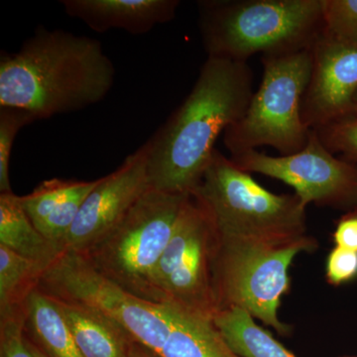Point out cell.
I'll return each mask as SVG.
<instances>
[{
  "mask_svg": "<svg viewBox=\"0 0 357 357\" xmlns=\"http://www.w3.org/2000/svg\"><path fill=\"white\" fill-rule=\"evenodd\" d=\"M253 93L248 62L208 57L191 93L146 142L150 188L191 194L210 165L218 136L243 119Z\"/></svg>",
  "mask_w": 357,
  "mask_h": 357,
  "instance_id": "6da1fadb",
  "label": "cell"
},
{
  "mask_svg": "<svg viewBox=\"0 0 357 357\" xmlns=\"http://www.w3.org/2000/svg\"><path fill=\"white\" fill-rule=\"evenodd\" d=\"M115 68L98 40L38 27L15 53L0 58V107L38 119L86 109L102 100Z\"/></svg>",
  "mask_w": 357,
  "mask_h": 357,
  "instance_id": "7a4b0ae2",
  "label": "cell"
},
{
  "mask_svg": "<svg viewBox=\"0 0 357 357\" xmlns=\"http://www.w3.org/2000/svg\"><path fill=\"white\" fill-rule=\"evenodd\" d=\"M198 10L208 57L241 62L306 50L325 28L323 0H201Z\"/></svg>",
  "mask_w": 357,
  "mask_h": 357,
  "instance_id": "3957f363",
  "label": "cell"
},
{
  "mask_svg": "<svg viewBox=\"0 0 357 357\" xmlns=\"http://www.w3.org/2000/svg\"><path fill=\"white\" fill-rule=\"evenodd\" d=\"M188 195L150 188L109 231L79 255L126 292L158 304L155 271Z\"/></svg>",
  "mask_w": 357,
  "mask_h": 357,
  "instance_id": "277c9868",
  "label": "cell"
},
{
  "mask_svg": "<svg viewBox=\"0 0 357 357\" xmlns=\"http://www.w3.org/2000/svg\"><path fill=\"white\" fill-rule=\"evenodd\" d=\"M317 248L318 241L307 234L282 241L220 236L215 273L218 312L241 307L279 335H289L290 326L278 317L282 297L290 289L289 267L296 256Z\"/></svg>",
  "mask_w": 357,
  "mask_h": 357,
  "instance_id": "5b68a950",
  "label": "cell"
},
{
  "mask_svg": "<svg viewBox=\"0 0 357 357\" xmlns=\"http://www.w3.org/2000/svg\"><path fill=\"white\" fill-rule=\"evenodd\" d=\"M192 194L208 208L220 236L282 241L307 234V208L295 192L268 191L218 149Z\"/></svg>",
  "mask_w": 357,
  "mask_h": 357,
  "instance_id": "8992f818",
  "label": "cell"
},
{
  "mask_svg": "<svg viewBox=\"0 0 357 357\" xmlns=\"http://www.w3.org/2000/svg\"><path fill=\"white\" fill-rule=\"evenodd\" d=\"M311 48L262 56L259 89L253 93L243 119L223 133L230 155L270 146L280 156H289L306 146L312 129L303 122L301 110L311 77Z\"/></svg>",
  "mask_w": 357,
  "mask_h": 357,
  "instance_id": "52a82bcc",
  "label": "cell"
},
{
  "mask_svg": "<svg viewBox=\"0 0 357 357\" xmlns=\"http://www.w3.org/2000/svg\"><path fill=\"white\" fill-rule=\"evenodd\" d=\"M39 291L121 326L138 344L161 354L173 326V307L131 295L98 273L77 252L64 251L45 269Z\"/></svg>",
  "mask_w": 357,
  "mask_h": 357,
  "instance_id": "ba28073f",
  "label": "cell"
},
{
  "mask_svg": "<svg viewBox=\"0 0 357 357\" xmlns=\"http://www.w3.org/2000/svg\"><path fill=\"white\" fill-rule=\"evenodd\" d=\"M220 246L211 213L191 192L155 271L157 303L213 319L218 312L215 273Z\"/></svg>",
  "mask_w": 357,
  "mask_h": 357,
  "instance_id": "9c48e42d",
  "label": "cell"
},
{
  "mask_svg": "<svg viewBox=\"0 0 357 357\" xmlns=\"http://www.w3.org/2000/svg\"><path fill=\"white\" fill-rule=\"evenodd\" d=\"M241 170L276 178L293 188L305 206L347 211L357 210V163L332 153L312 129L306 146L289 156L248 150L230 155Z\"/></svg>",
  "mask_w": 357,
  "mask_h": 357,
  "instance_id": "30bf717a",
  "label": "cell"
},
{
  "mask_svg": "<svg viewBox=\"0 0 357 357\" xmlns=\"http://www.w3.org/2000/svg\"><path fill=\"white\" fill-rule=\"evenodd\" d=\"M147 143L126 157L84 199L76 222L61 250L81 253L95 243L150 189L147 172Z\"/></svg>",
  "mask_w": 357,
  "mask_h": 357,
  "instance_id": "8fae6325",
  "label": "cell"
},
{
  "mask_svg": "<svg viewBox=\"0 0 357 357\" xmlns=\"http://www.w3.org/2000/svg\"><path fill=\"white\" fill-rule=\"evenodd\" d=\"M311 51V77L301 114L307 128L316 129L351 114L357 93V43L323 32Z\"/></svg>",
  "mask_w": 357,
  "mask_h": 357,
  "instance_id": "7c38bea8",
  "label": "cell"
},
{
  "mask_svg": "<svg viewBox=\"0 0 357 357\" xmlns=\"http://www.w3.org/2000/svg\"><path fill=\"white\" fill-rule=\"evenodd\" d=\"M67 15L98 33L121 29L132 35L151 31L175 18L178 0H61Z\"/></svg>",
  "mask_w": 357,
  "mask_h": 357,
  "instance_id": "4fadbf2b",
  "label": "cell"
},
{
  "mask_svg": "<svg viewBox=\"0 0 357 357\" xmlns=\"http://www.w3.org/2000/svg\"><path fill=\"white\" fill-rule=\"evenodd\" d=\"M53 301L84 357H128L135 340L121 326L84 307Z\"/></svg>",
  "mask_w": 357,
  "mask_h": 357,
  "instance_id": "5bb4252c",
  "label": "cell"
},
{
  "mask_svg": "<svg viewBox=\"0 0 357 357\" xmlns=\"http://www.w3.org/2000/svg\"><path fill=\"white\" fill-rule=\"evenodd\" d=\"M0 245L45 267L62 252L35 227L13 192L0 194Z\"/></svg>",
  "mask_w": 357,
  "mask_h": 357,
  "instance_id": "9a60e30c",
  "label": "cell"
},
{
  "mask_svg": "<svg viewBox=\"0 0 357 357\" xmlns=\"http://www.w3.org/2000/svg\"><path fill=\"white\" fill-rule=\"evenodd\" d=\"M25 335L48 357H84L57 305L38 289L26 302Z\"/></svg>",
  "mask_w": 357,
  "mask_h": 357,
  "instance_id": "2e32d148",
  "label": "cell"
},
{
  "mask_svg": "<svg viewBox=\"0 0 357 357\" xmlns=\"http://www.w3.org/2000/svg\"><path fill=\"white\" fill-rule=\"evenodd\" d=\"M173 311L172 330L160 357H241L225 342L213 319L174 307Z\"/></svg>",
  "mask_w": 357,
  "mask_h": 357,
  "instance_id": "e0dca14e",
  "label": "cell"
},
{
  "mask_svg": "<svg viewBox=\"0 0 357 357\" xmlns=\"http://www.w3.org/2000/svg\"><path fill=\"white\" fill-rule=\"evenodd\" d=\"M218 332L241 357H296L241 307L220 310L213 318Z\"/></svg>",
  "mask_w": 357,
  "mask_h": 357,
  "instance_id": "ac0fdd59",
  "label": "cell"
},
{
  "mask_svg": "<svg viewBox=\"0 0 357 357\" xmlns=\"http://www.w3.org/2000/svg\"><path fill=\"white\" fill-rule=\"evenodd\" d=\"M46 268L0 245V312L24 307Z\"/></svg>",
  "mask_w": 357,
  "mask_h": 357,
  "instance_id": "d6986e66",
  "label": "cell"
},
{
  "mask_svg": "<svg viewBox=\"0 0 357 357\" xmlns=\"http://www.w3.org/2000/svg\"><path fill=\"white\" fill-rule=\"evenodd\" d=\"M84 183V181L59 178L44 181L30 194L20 196L21 206L37 229L49 215L57 211L79 191Z\"/></svg>",
  "mask_w": 357,
  "mask_h": 357,
  "instance_id": "ffe728a7",
  "label": "cell"
},
{
  "mask_svg": "<svg viewBox=\"0 0 357 357\" xmlns=\"http://www.w3.org/2000/svg\"><path fill=\"white\" fill-rule=\"evenodd\" d=\"M37 121L27 110L0 107V194L13 192L9 178V163L16 135L21 128Z\"/></svg>",
  "mask_w": 357,
  "mask_h": 357,
  "instance_id": "44dd1931",
  "label": "cell"
},
{
  "mask_svg": "<svg viewBox=\"0 0 357 357\" xmlns=\"http://www.w3.org/2000/svg\"><path fill=\"white\" fill-rule=\"evenodd\" d=\"M324 32L357 43V0H323Z\"/></svg>",
  "mask_w": 357,
  "mask_h": 357,
  "instance_id": "7402d4cb",
  "label": "cell"
},
{
  "mask_svg": "<svg viewBox=\"0 0 357 357\" xmlns=\"http://www.w3.org/2000/svg\"><path fill=\"white\" fill-rule=\"evenodd\" d=\"M314 130L332 153L345 161L357 163V115Z\"/></svg>",
  "mask_w": 357,
  "mask_h": 357,
  "instance_id": "603a6c76",
  "label": "cell"
},
{
  "mask_svg": "<svg viewBox=\"0 0 357 357\" xmlns=\"http://www.w3.org/2000/svg\"><path fill=\"white\" fill-rule=\"evenodd\" d=\"M0 357H34L25 335V307L0 312Z\"/></svg>",
  "mask_w": 357,
  "mask_h": 357,
  "instance_id": "cb8c5ba5",
  "label": "cell"
},
{
  "mask_svg": "<svg viewBox=\"0 0 357 357\" xmlns=\"http://www.w3.org/2000/svg\"><path fill=\"white\" fill-rule=\"evenodd\" d=\"M326 277L328 283L335 286L354 280L357 277V252L335 246L326 258Z\"/></svg>",
  "mask_w": 357,
  "mask_h": 357,
  "instance_id": "d4e9b609",
  "label": "cell"
},
{
  "mask_svg": "<svg viewBox=\"0 0 357 357\" xmlns=\"http://www.w3.org/2000/svg\"><path fill=\"white\" fill-rule=\"evenodd\" d=\"M335 246L357 252V210L340 217L333 234Z\"/></svg>",
  "mask_w": 357,
  "mask_h": 357,
  "instance_id": "484cf974",
  "label": "cell"
},
{
  "mask_svg": "<svg viewBox=\"0 0 357 357\" xmlns=\"http://www.w3.org/2000/svg\"><path fill=\"white\" fill-rule=\"evenodd\" d=\"M128 357H160L156 352L148 349L145 345L133 342L131 345L130 351H129Z\"/></svg>",
  "mask_w": 357,
  "mask_h": 357,
  "instance_id": "4316f807",
  "label": "cell"
},
{
  "mask_svg": "<svg viewBox=\"0 0 357 357\" xmlns=\"http://www.w3.org/2000/svg\"><path fill=\"white\" fill-rule=\"evenodd\" d=\"M26 342H27L28 347H29L30 351H31L33 356L34 357H48L46 354H44L43 351H40L38 347H36L32 342H30L28 340L27 337H26Z\"/></svg>",
  "mask_w": 357,
  "mask_h": 357,
  "instance_id": "83f0119b",
  "label": "cell"
},
{
  "mask_svg": "<svg viewBox=\"0 0 357 357\" xmlns=\"http://www.w3.org/2000/svg\"><path fill=\"white\" fill-rule=\"evenodd\" d=\"M354 115H357V93L354 96V100H352L351 114L347 117L354 116Z\"/></svg>",
  "mask_w": 357,
  "mask_h": 357,
  "instance_id": "f1b7e54d",
  "label": "cell"
},
{
  "mask_svg": "<svg viewBox=\"0 0 357 357\" xmlns=\"http://www.w3.org/2000/svg\"><path fill=\"white\" fill-rule=\"evenodd\" d=\"M344 357H357V356H344Z\"/></svg>",
  "mask_w": 357,
  "mask_h": 357,
  "instance_id": "f546056e",
  "label": "cell"
}]
</instances>
